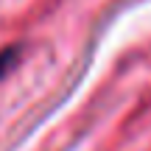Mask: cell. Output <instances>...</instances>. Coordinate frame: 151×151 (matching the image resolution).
Masks as SVG:
<instances>
[{
  "label": "cell",
  "instance_id": "cell-1",
  "mask_svg": "<svg viewBox=\"0 0 151 151\" xmlns=\"http://www.w3.org/2000/svg\"><path fill=\"white\" fill-rule=\"evenodd\" d=\"M17 62H20V45H9V48L0 50V78H3Z\"/></svg>",
  "mask_w": 151,
  "mask_h": 151
}]
</instances>
